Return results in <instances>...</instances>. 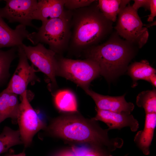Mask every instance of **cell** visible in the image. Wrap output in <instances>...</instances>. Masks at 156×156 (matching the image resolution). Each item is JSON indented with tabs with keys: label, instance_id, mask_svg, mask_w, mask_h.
I'll return each mask as SVG.
<instances>
[{
	"label": "cell",
	"instance_id": "8fae6325",
	"mask_svg": "<svg viewBox=\"0 0 156 156\" xmlns=\"http://www.w3.org/2000/svg\"><path fill=\"white\" fill-rule=\"evenodd\" d=\"M96 114L92 118L96 121H100L105 123L109 130H120L129 127L132 131H137L139 127L138 121L130 113H117L103 110L96 107Z\"/></svg>",
	"mask_w": 156,
	"mask_h": 156
},
{
	"label": "cell",
	"instance_id": "4316f807",
	"mask_svg": "<svg viewBox=\"0 0 156 156\" xmlns=\"http://www.w3.org/2000/svg\"><path fill=\"white\" fill-rule=\"evenodd\" d=\"M149 10L151 11V13L148 16L147 21L148 22H151L156 16V0H150Z\"/></svg>",
	"mask_w": 156,
	"mask_h": 156
},
{
	"label": "cell",
	"instance_id": "4dcf8cb0",
	"mask_svg": "<svg viewBox=\"0 0 156 156\" xmlns=\"http://www.w3.org/2000/svg\"><path fill=\"white\" fill-rule=\"evenodd\" d=\"M1 1V0H0V1Z\"/></svg>",
	"mask_w": 156,
	"mask_h": 156
},
{
	"label": "cell",
	"instance_id": "83f0119b",
	"mask_svg": "<svg viewBox=\"0 0 156 156\" xmlns=\"http://www.w3.org/2000/svg\"><path fill=\"white\" fill-rule=\"evenodd\" d=\"M149 82H150L155 87L156 86V75L155 74L152 75L150 77Z\"/></svg>",
	"mask_w": 156,
	"mask_h": 156
},
{
	"label": "cell",
	"instance_id": "8992f818",
	"mask_svg": "<svg viewBox=\"0 0 156 156\" xmlns=\"http://www.w3.org/2000/svg\"><path fill=\"white\" fill-rule=\"evenodd\" d=\"M137 11L129 4L118 14L115 29L119 36L140 48L146 43L149 34Z\"/></svg>",
	"mask_w": 156,
	"mask_h": 156
},
{
	"label": "cell",
	"instance_id": "5b68a950",
	"mask_svg": "<svg viewBox=\"0 0 156 156\" xmlns=\"http://www.w3.org/2000/svg\"><path fill=\"white\" fill-rule=\"evenodd\" d=\"M58 61L57 76L73 81L83 90L88 88L90 82L100 74L98 65L88 59L76 60L60 57Z\"/></svg>",
	"mask_w": 156,
	"mask_h": 156
},
{
	"label": "cell",
	"instance_id": "f1b7e54d",
	"mask_svg": "<svg viewBox=\"0 0 156 156\" xmlns=\"http://www.w3.org/2000/svg\"><path fill=\"white\" fill-rule=\"evenodd\" d=\"M0 156H1L0 155ZM5 156H26L25 153L24 152H23L22 153H21L18 154L16 155H8Z\"/></svg>",
	"mask_w": 156,
	"mask_h": 156
},
{
	"label": "cell",
	"instance_id": "7c38bea8",
	"mask_svg": "<svg viewBox=\"0 0 156 156\" xmlns=\"http://www.w3.org/2000/svg\"><path fill=\"white\" fill-rule=\"evenodd\" d=\"M95 102L96 107L100 109L112 112L131 113L134 108L131 102H128L125 99V95L120 96H112L98 94L89 88L84 90Z\"/></svg>",
	"mask_w": 156,
	"mask_h": 156
},
{
	"label": "cell",
	"instance_id": "d4e9b609",
	"mask_svg": "<svg viewBox=\"0 0 156 156\" xmlns=\"http://www.w3.org/2000/svg\"><path fill=\"white\" fill-rule=\"evenodd\" d=\"M84 146H74L70 148L61 151L53 156H82Z\"/></svg>",
	"mask_w": 156,
	"mask_h": 156
},
{
	"label": "cell",
	"instance_id": "3957f363",
	"mask_svg": "<svg viewBox=\"0 0 156 156\" xmlns=\"http://www.w3.org/2000/svg\"><path fill=\"white\" fill-rule=\"evenodd\" d=\"M134 46L120 38L117 34L105 42L93 46L83 52L86 59L98 65L100 74L109 79L125 69L134 55Z\"/></svg>",
	"mask_w": 156,
	"mask_h": 156
},
{
	"label": "cell",
	"instance_id": "2e32d148",
	"mask_svg": "<svg viewBox=\"0 0 156 156\" xmlns=\"http://www.w3.org/2000/svg\"><path fill=\"white\" fill-rule=\"evenodd\" d=\"M18 95L4 90L0 93V122L10 118L17 119L19 105Z\"/></svg>",
	"mask_w": 156,
	"mask_h": 156
},
{
	"label": "cell",
	"instance_id": "cb8c5ba5",
	"mask_svg": "<svg viewBox=\"0 0 156 156\" xmlns=\"http://www.w3.org/2000/svg\"><path fill=\"white\" fill-rule=\"evenodd\" d=\"M111 153L104 149L87 145L84 147L82 156H112Z\"/></svg>",
	"mask_w": 156,
	"mask_h": 156
},
{
	"label": "cell",
	"instance_id": "5bb4252c",
	"mask_svg": "<svg viewBox=\"0 0 156 156\" xmlns=\"http://www.w3.org/2000/svg\"><path fill=\"white\" fill-rule=\"evenodd\" d=\"M65 0H39L32 15V20L43 22L61 17L65 13Z\"/></svg>",
	"mask_w": 156,
	"mask_h": 156
},
{
	"label": "cell",
	"instance_id": "9a60e30c",
	"mask_svg": "<svg viewBox=\"0 0 156 156\" xmlns=\"http://www.w3.org/2000/svg\"><path fill=\"white\" fill-rule=\"evenodd\" d=\"M156 125V113L146 114L144 129L137 132L134 137V142L145 155L150 153V147Z\"/></svg>",
	"mask_w": 156,
	"mask_h": 156
},
{
	"label": "cell",
	"instance_id": "d6986e66",
	"mask_svg": "<svg viewBox=\"0 0 156 156\" xmlns=\"http://www.w3.org/2000/svg\"><path fill=\"white\" fill-rule=\"evenodd\" d=\"M128 72L134 82L140 79L149 82L151 76L155 74L156 70L150 65L148 61L142 60L131 64L128 68Z\"/></svg>",
	"mask_w": 156,
	"mask_h": 156
},
{
	"label": "cell",
	"instance_id": "6da1fadb",
	"mask_svg": "<svg viewBox=\"0 0 156 156\" xmlns=\"http://www.w3.org/2000/svg\"><path fill=\"white\" fill-rule=\"evenodd\" d=\"M92 118L76 114L65 115L53 120L48 128L53 135L71 142L85 143L111 152L123 146L121 138H110L108 128L102 129Z\"/></svg>",
	"mask_w": 156,
	"mask_h": 156
},
{
	"label": "cell",
	"instance_id": "ffe728a7",
	"mask_svg": "<svg viewBox=\"0 0 156 156\" xmlns=\"http://www.w3.org/2000/svg\"><path fill=\"white\" fill-rule=\"evenodd\" d=\"M21 144L23 143L19 130H14L5 127L0 134V154L13 146Z\"/></svg>",
	"mask_w": 156,
	"mask_h": 156
},
{
	"label": "cell",
	"instance_id": "e0dca14e",
	"mask_svg": "<svg viewBox=\"0 0 156 156\" xmlns=\"http://www.w3.org/2000/svg\"><path fill=\"white\" fill-rule=\"evenodd\" d=\"M129 0H99L97 6L104 16L113 22L117 20L121 11L130 3Z\"/></svg>",
	"mask_w": 156,
	"mask_h": 156
},
{
	"label": "cell",
	"instance_id": "7a4b0ae2",
	"mask_svg": "<svg viewBox=\"0 0 156 156\" xmlns=\"http://www.w3.org/2000/svg\"><path fill=\"white\" fill-rule=\"evenodd\" d=\"M71 12V35L68 48L72 51L83 52L99 44L112 29V22L101 12L97 1Z\"/></svg>",
	"mask_w": 156,
	"mask_h": 156
},
{
	"label": "cell",
	"instance_id": "52a82bcc",
	"mask_svg": "<svg viewBox=\"0 0 156 156\" xmlns=\"http://www.w3.org/2000/svg\"><path fill=\"white\" fill-rule=\"evenodd\" d=\"M27 59L32 65L44 73L48 78L52 87L57 86L56 77L58 68V57L53 51L46 48L41 43L36 46H21Z\"/></svg>",
	"mask_w": 156,
	"mask_h": 156
},
{
	"label": "cell",
	"instance_id": "ba28073f",
	"mask_svg": "<svg viewBox=\"0 0 156 156\" xmlns=\"http://www.w3.org/2000/svg\"><path fill=\"white\" fill-rule=\"evenodd\" d=\"M20 96L17 119L21 140L25 146L27 147L31 143L34 135L44 128L45 125L30 104L27 90Z\"/></svg>",
	"mask_w": 156,
	"mask_h": 156
},
{
	"label": "cell",
	"instance_id": "30bf717a",
	"mask_svg": "<svg viewBox=\"0 0 156 156\" xmlns=\"http://www.w3.org/2000/svg\"><path fill=\"white\" fill-rule=\"evenodd\" d=\"M5 6L0 8V16L10 23L17 22L25 26L38 28L32 23V15L38 4L36 0H5Z\"/></svg>",
	"mask_w": 156,
	"mask_h": 156
},
{
	"label": "cell",
	"instance_id": "ac0fdd59",
	"mask_svg": "<svg viewBox=\"0 0 156 156\" xmlns=\"http://www.w3.org/2000/svg\"><path fill=\"white\" fill-rule=\"evenodd\" d=\"M54 100L56 107L60 111L70 112L77 111L76 97L73 92L69 90L57 91L54 95Z\"/></svg>",
	"mask_w": 156,
	"mask_h": 156
},
{
	"label": "cell",
	"instance_id": "7402d4cb",
	"mask_svg": "<svg viewBox=\"0 0 156 156\" xmlns=\"http://www.w3.org/2000/svg\"><path fill=\"white\" fill-rule=\"evenodd\" d=\"M136 104L138 107L144 109L146 114L156 113V91L155 89L140 93L137 97Z\"/></svg>",
	"mask_w": 156,
	"mask_h": 156
},
{
	"label": "cell",
	"instance_id": "277c9868",
	"mask_svg": "<svg viewBox=\"0 0 156 156\" xmlns=\"http://www.w3.org/2000/svg\"><path fill=\"white\" fill-rule=\"evenodd\" d=\"M71 12L66 10L61 17L42 22L38 31L29 33L27 39L34 45L47 44L49 49L61 54L68 48L71 35Z\"/></svg>",
	"mask_w": 156,
	"mask_h": 156
},
{
	"label": "cell",
	"instance_id": "44dd1931",
	"mask_svg": "<svg viewBox=\"0 0 156 156\" xmlns=\"http://www.w3.org/2000/svg\"><path fill=\"white\" fill-rule=\"evenodd\" d=\"M18 47H12L6 51L0 49V86L9 76V69L13 61L17 57Z\"/></svg>",
	"mask_w": 156,
	"mask_h": 156
},
{
	"label": "cell",
	"instance_id": "f546056e",
	"mask_svg": "<svg viewBox=\"0 0 156 156\" xmlns=\"http://www.w3.org/2000/svg\"><path fill=\"white\" fill-rule=\"evenodd\" d=\"M123 156H126V155H124Z\"/></svg>",
	"mask_w": 156,
	"mask_h": 156
},
{
	"label": "cell",
	"instance_id": "484cf974",
	"mask_svg": "<svg viewBox=\"0 0 156 156\" xmlns=\"http://www.w3.org/2000/svg\"><path fill=\"white\" fill-rule=\"evenodd\" d=\"M134 1V3L132 6L135 10L138 11V9L141 7L149 10L150 0H135Z\"/></svg>",
	"mask_w": 156,
	"mask_h": 156
},
{
	"label": "cell",
	"instance_id": "9c48e42d",
	"mask_svg": "<svg viewBox=\"0 0 156 156\" xmlns=\"http://www.w3.org/2000/svg\"><path fill=\"white\" fill-rule=\"evenodd\" d=\"M19 60L17 66L5 90L21 95L27 91L30 83L39 81L36 70L32 64L30 65L21 46L18 47Z\"/></svg>",
	"mask_w": 156,
	"mask_h": 156
},
{
	"label": "cell",
	"instance_id": "1f68e13d",
	"mask_svg": "<svg viewBox=\"0 0 156 156\" xmlns=\"http://www.w3.org/2000/svg\"></svg>",
	"mask_w": 156,
	"mask_h": 156
},
{
	"label": "cell",
	"instance_id": "603a6c76",
	"mask_svg": "<svg viewBox=\"0 0 156 156\" xmlns=\"http://www.w3.org/2000/svg\"><path fill=\"white\" fill-rule=\"evenodd\" d=\"M94 0H65V9L73 10L88 6L93 3Z\"/></svg>",
	"mask_w": 156,
	"mask_h": 156
},
{
	"label": "cell",
	"instance_id": "4fadbf2b",
	"mask_svg": "<svg viewBox=\"0 0 156 156\" xmlns=\"http://www.w3.org/2000/svg\"><path fill=\"white\" fill-rule=\"evenodd\" d=\"M29 33L26 26L20 24L14 29L11 28L0 16V49L21 46Z\"/></svg>",
	"mask_w": 156,
	"mask_h": 156
}]
</instances>
